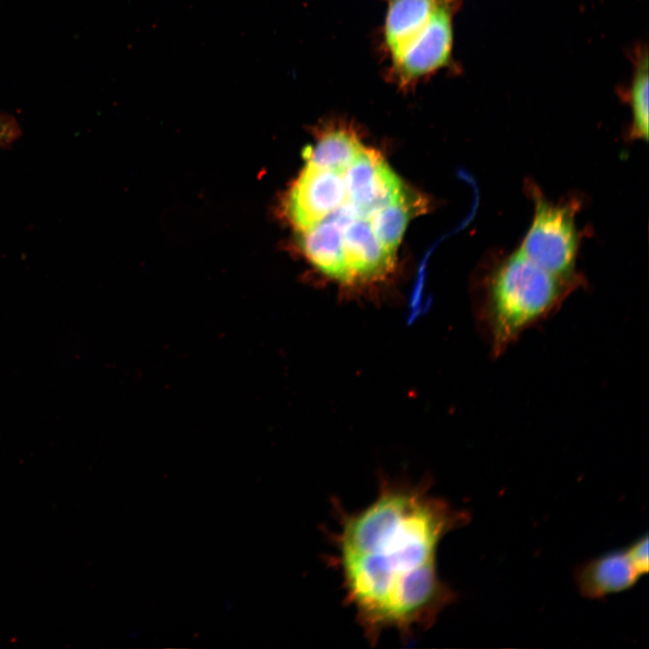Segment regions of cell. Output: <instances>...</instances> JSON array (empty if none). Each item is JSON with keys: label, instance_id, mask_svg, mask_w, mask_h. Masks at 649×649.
Segmentation results:
<instances>
[{"label": "cell", "instance_id": "obj_1", "mask_svg": "<svg viewBox=\"0 0 649 649\" xmlns=\"http://www.w3.org/2000/svg\"><path fill=\"white\" fill-rule=\"evenodd\" d=\"M338 514L336 563L370 644L389 629L406 638L432 626L457 599L436 557L443 538L470 522L467 510L431 494L426 482L382 478L370 505Z\"/></svg>", "mask_w": 649, "mask_h": 649}, {"label": "cell", "instance_id": "obj_2", "mask_svg": "<svg viewBox=\"0 0 649 649\" xmlns=\"http://www.w3.org/2000/svg\"><path fill=\"white\" fill-rule=\"evenodd\" d=\"M580 283L549 272L519 250L499 261L485 278L475 310L491 355L499 357L553 314Z\"/></svg>", "mask_w": 649, "mask_h": 649}, {"label": "cell", "instance_id": "obj_3", "mask_svg": "<svg viewBox=\"0 0 649 649\" xmlns=\"http://www.w3.org/2000/svg\"><path fill=\"white\" fill-rule=\"evenodd\" d=\"M535 213L518 249L549 272L580 281L575 271L579 237L575 224L577 207L571 203L554 204L532 191Z\"/></svg>", "mask_w": 649, "mask_h": 649}, {"label": "cell", "instance_id": "obj_4", "mask_svg": "<svg viewBox=\"0 0 649 649\" xmlns=\"http://www.w3.org/2000/svg\"><path fill=\"white\" fill-rule=\"evenodd\" d=\"M462 0H441L428 23L392 59L384 78L404 92L452 62V22Z\"/></svg>", "mask_w": 649, "mask_h": 649}, {"label": "cell", "instance_id": "obj_5", "mask_svg": "<svg viewBox=\"0 0 649 649\" xmlns=\"http://www.w3.org/2000/svg\"><path fill=\"white\" fill-rule=\"evenodd\" d=\"M649 569L648 536L625 549L592 558L574 571V581L581 596L600 599L632 588Z\"/></svg>", "mask_w": 649, "mask_h": 649}, {"label": "cell", "instance_id": "obj_6", "mask_svg": "<svg viewBox=\"0 0 649 649\" xmlns=\"http://www.w3.org/2000/svg\"><path fill=\"white\" fill-rule=\"evenodd\" d=\"M346 200L355 217L369 218L406 192L394 172L375 151L364 148L345 169Z\"/></svg>", "mask_w": 649, "mask_h": 649}, {"label": "cell", "instance_id": "obj_7", "mask_svg": "<svg viewBox=\"0 0 649 649\" xmlns=\"http://www.w3.org/2000/svg\"><path fill=\"white\" fill-rule=\"evenodd\" d=\"M344 171L306 164L286 200L288 215L298 231L313 227L345 202Z\"/></svg>", "mask_w": 649, "mask_h": 649}, {"label": "cell", "instance_id": "obj_8", "mask_svg": "<svg viewBox=\"0 0 649 649\" xmlns=\"http://www.w3.org/2000/svg\"><path fill=\"white\" fill-rule=\"evenodd\" d=\"M343 241L347 284L380 279L391 270L395 252L377 238L369 218L351 217L343 224Z\"/></svg>", "mask_w": 649, "mask_h": 649}, {"label": "cell", "instance_id": "obj_9", "mask_svg": "<svg viewBox=\"0 0 649 649\" xmlns=\"http://www.w3.org/2000/svg\"><path fill=\"white\" fill-rule=\"evenodd\" d=\"M352 216L341 206L313 227L301 232L300 245L310 261L325 275L347 284L343 224Z\"/></svg>", "mask_w": 649, "mask_h": 649}, {"label": "cell", "instance_id": "obj_10", "mask_svg": "<svg viewBox=\"0 0 649 649\" xmlns=\"http://www.w3.org/2000/svg\"><path fill=\"white\" fill-rule=\"evenodd\" d=\"M384 23L379 30L378 51L388 61L431 19L441 0H384Z\"/></svg>", "mask_w": 649, "mask_h": 649}, {"label": "cell", "instance_id": "obj_11", "mask_svg": "<svg viewBox=\"0 0 649 649\" xmlns=\"http://www.w3.org/2000/svg\"><path fill=\"white\" fill-rule=\"evenodd\" d=\"M363 149L353 130L330 126L322 132L315 145L305 150L304 157L307 164L344 171Z\"/></svg>", "mask_w": 649, "mask_h": 649}, {"label": "cell", "instance_id": "obj_12", "mask_svg": "<svg viewBox=\"0 0 649 649\" xmlns=\"http://www.w3.org/2000/svg\"><path fill=\"white\" fill-rule=\"evenodd\" d=\"M635 73L631 86L626 93L632 110V123L628 138L632 140L648 139V54L644 47L636 50Z\"/></svg>", "mask_w": 649, "mask_h": 649}, {"label": "cell", "instance_id": "obj_13", "mask_svg": "<svg viewBox=\"0 0 649 649\" xmlns=\"http://www.w3.org/2000/svg\"><path fill=\"white\" fill-rule=\"evenodd\" d=\"M417 201L405 192L396 202L376 211L370 217V226L380 242L395 252Z\"/></svg>", "mask_w": 649, "mask_h": 649}, {"label": "cell", "instance_id": "obj_14", "mask_svg": "<svg viewBox=\"0 0 649 649\" xmlns=\"http://www.w3.org/2000/svg\"><path fill=\"white\" fill-rule=\"evenodd\" d=\"M21 136V128L16 120L7 114H0V149L11 145Z\"/></svg>", "mask_w": 649, "mask_h": 649}]
</instances>
